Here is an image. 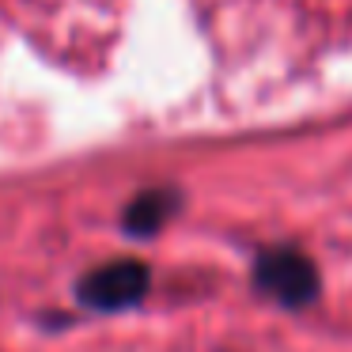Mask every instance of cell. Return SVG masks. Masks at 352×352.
Here are the masks:
<instances>
[{"label": "cell", "mask_w": 352, "mask_h": 352, "mask_svg": "<svg viewBox=\"0 0 352 352\" xmlns=\"http://www.w3.org/2000/svg\"><path fill=\"white\" fill-rule=\"evenodd\" d=\"M254 284L273 303L288 307V311H299V307H311L318 299L322 273L296 246H265L254 258Z\"/></svg>", "instance_id": "cell-1"}, {"label": "cell", "mask_w": 352, "mask_h": 352, "mask_svg": "<svg viewBox=\"0 0 352 352\" xmlns=\"http://www.w3.org/2000/svg\"><path fill=\"white\" fill-rule=\"evenodd\" d=\"M178 208H182V193L175 186H152V190H140L122 208V228L133 239H152L175 220Z\"/></svg>", "instance_id": "cell-3"}, {"label": "cell", "mask_w": 352, "mask_h": 352, "mask_svg": "<svg viewBox=\"0 0 352 352\" xmlns=\"http://www.w3.org/2000/svg\"><path fill=\"white\" fill-rule=\"evenodd\" d=\"M148 284H152V269L140 258H110L76 280V299L99 314H118L144 303Z\"/></svg>", "instance_id": "cell-2"}]
</instances>
